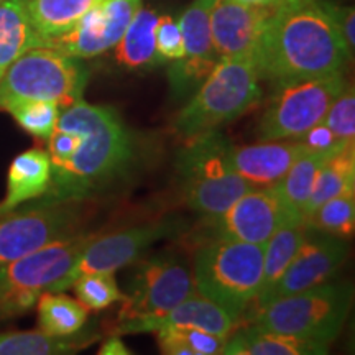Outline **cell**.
Returning a JSON list of instances; mask_svg holds the SVG:
<instances>
[{
  "label": "cell",
  "instance_id": "1",
  "mask_svg": "<svg viewBox=\"0 0 355 355\" xmlns=\"http://www.w3.org/2000/svg\"><path fill=\"white\" fill-rule=\"evenodd\" d=\"M350 58L326 0H286L270 13L255 63L275 86L340 73Z\"/></svg>",
  "mask_w": 355,
  "mask_h": 355
},
{
  "label": "cell",
  "instance_id": "2",
  "mask_svg": "<svg viewBox=\"0 0 355 355\" xmlns=\"http://www.w3.org/2000/svg\"><path fill=\"white\" fill-rule=\"evenodd\" d=\"M56 125L76 132L78 145L64 162L51 165V183L42 198L78 202L125 173L133 140L119 112L79 99L61 109Z\"/></svg>",
  "mask_w": 355,
  "mask_h": 355
},
{
  "label": "cell",
  "instance_id": "3",
  "mask_svg": "<svg viewBox=\"0 0 355 355\" xmlns=\"http://www.w3.org/2000/svg\"><path fill=\"white\" fill-rule=\"evenodd\" d=\"M265 245L207 237L194 252L196 293L242 322L261 286Z\"/></svg>",
  "mask_w": 355,
  "mask_h": 355
},
{
  "label": "cell",
  "instance_id": "4",
  "mask_svg": "<svg viewBox=\"0 0 355 355\" xmlns=\"http://www.w3.org/2000/svg\"><path fill=\"white\" fill-rule=\"evenodd\" d=\"M260 97V74L255 61L222 56L188 104L178 112L173 128L184 140L217 130L254 107Z\"/></svg>",
  "mask_w": 355,
  "mask_h": 355
},
{
  "label": "cell",
  "instance_id": "5",
  "mask_svg": "<svg viewBox=\"0 0 355 355\" xmlns=\"http://www.w3.org/2000/svg\"><path fill=\"white\" fill-rule=\"evenodd\" d=\"M230 141L217 130L186 140L178 152L176 170L183 198L199 214L217 217L254 186L230 165Z\"/></svg>",
  "mask_w": 355,
  "mask_h": 355
},
{
  "label": "cell",
  "instance_id": "6",
  "mask_svg": "<svg viewBox=\"0 0 355 355\" xmlns=\"http://www.w3.org/2000/svg\"><path fill=\"white\" fill-rule=\"evenodd\" d=\"M352 300L349 285L326 282L250 309L245 318L248 326L331 345L347 321Z\"/></svg>",
  "mask_w": 355,
  "mask_h": 355
},
{
  "label": "cell",
  "instance_id": "7",
  "mask_svg": "<svg viewBox=\"0 0 355 355\" xmlns=\"http://www.w3.org/2000/svg\"><path fill=\"white\" fill-rule=\"evenodd\" d=\"M89 71L83 60L51 46H35L10 64L0 79V109L19 101H55L68 107L83 99Z\"/></svg>",
  "mask_w": 355,
  "mask_h": 355
},
{
  "label": "cell",
  "instance_id": "8",
  "mask_svg": "<svg viewBox=\"0 0 355 355\" xmlns=\"http://www.w3.org/2000/svg\"><path fill=\"white\" fill-rule=\"evenodd\" d=\"M91 239L92 234L69 235L0 265V318L20 316L37 304L40 295L53 291Z\"/></svg>",
  "mask_w": 355,
  "mask_h": 355
},
{
  "label": "cell",
  "instance_id": "9",
  "mask_svg": "<svg viewBox=\"0 0 355 355\" xmlns=\"http://www.w3.org/2000/svg\"><path fill=\"white\" fill-rule=\"evenodd\" d=\"M347 87L344 71L275 84L259 122L260 140H300L322 122L337 96Z\"/></svg>",
  "mask_w": 355,
  "mask_h": 355
},
{
  "label": "cell",
  "instance_id": "10",
  "mask_svg": "<svg viewBox=\"0 0 355 355\" xmlns=\"http://www.w3.org/2000/svg\"><path fill=\"white\" fill-rule=\"evenodd\" d=\"M128 290L122 296L119 322L157 316L198 295L193 272L173 257L133 261Z\"/></svg>",
  "mask_w": 355,
  "mask_h": 355
},
{
  "label": "cell",
  "instance_id": "11",
  "mask_svg": "<svg viewBox=\"0 0 355 355\" xmlns=\"http://www.w3.org/2000/svg\"><path fill=\"white\" fill-rule=\"evenodd\" d=\"M35 201L0 214V265L76 234L79 214L74 202L46 198Z\"/></svg>",
  "mask_w": 355,
  "mask_h": 355
},
{
  "label": "cell",
  "instance_id": "12",
  "mask_svg": "<svg viewBox=\"0 0 355 355\" xmlns=\"http://www.w3.org/2000/svg\"><path fill=\"white\" fill-rule=\"evenodd\" d=\"M181 227V222L175 219L146 222L135 227L117 230L112 234L92 235L87 245L83 248L81 255L73 265V268L66 273L53 291H64L71 288L73 282L84 273H115L123 266L132 265L144 255L146 248L155 242L170 237Z\"/></svg>",
  "mask_w": 355,
  "mask_h": 355
},
{
  "label": "cell",
  "instance_id": "13",
  "mask_svg": "<svg viewBox=\"0 0 355 355\" xmlns=\"http://www.w3.org/2000/svg\"><path fill=\"white\" fill-rule=\"evenodd\" d=\"M293 222L303 220L293 214L277 184L254 188L220 216L207 219V237L265 245L279 227Z\"/></svg>",
  "mask_w": 355,
  "mask_h": 355
},
{
  "label": "cell",
  "instance_id": "14",
  "mask_svg": "<svg viewBox=\"0 0 355 355\" xmlns=\"http://www.w3.org/2000/svg\"><path fill=\"white\" fill-rule=\"evenodd\" d=\"M345 257H347L345 239L308 229L303 243L278 282L265 295L257 298L250 309L329 282L339 266L344 263Z\"/></svg>",
  "mask_w": 355,
  "mask_h": 355
},
{
  "label": "cell",
  "instance_id": "15",
  "mask_svg": "<svg viewBox=\"0 0 355 355\" xmlns=\"http://www.w3.org/2000/svg\"><path fill=\"white\" fill-rule=\"evenodd\" d=\"M141 7V0H101L69 32L53 38L51 46L64 55L89 60L112 50Z\"/></svg>",
  "mask_w": 355,
  "mask_h": 355
},
{
  "label": "cell",
  "instance_id": "16",
  "mask_svg": "<svg viewBox=\"0 0 355 355\" xmlns=\"http://www.w3.org/2000/svg\"><path fill=\"white\" fill-rule=\"evenodd\" d=\"M212 3L214 0H193L178 20L184 55L181 60L173 61L170 69V84L175 97H184L191 92L194 94L219 60L211 37Z\"/></svg>",
  "mask_w": 355,
  "mask_h": 355
},
{
  "label": "cell",
  "instance_id": "17",
  "mask_svg": "<svg viewBox=\"0 0 355 355\" xmlns=\"http://www.w3.org/2000/svg\"><path fill=\"white\" fill-rule=\"evenodd\" d=\"M270 13V8L239 0H214L209 20L217 56H241L255 61Z\"/></svg>",
  "mask_w": 355,
  "mask_h": 355
},
{
  "label": "cell",
  "instance_id": "18",
  "mask_svg": "<svg viewBox=\"0 0 355 355\" xmlns=\"http://www.w3.org/2000/svg\"><path fill=\"white\" fill-rule=\"evenodd\" d=\"M239 324L241 321L230 316L227 311L214 301L194 295L163 314L119 322L115 334H145L165 327H193L220 337H229L237 329Z\"/></svg>",
  "mask_w": 355,
  "mask_h": 355
},
{
  "label": "cell",
  "instance_id": "19",
  "mask_svg": "<svg viewBox=\"0 0 355 355\" xmlns=\"http://www.w3.org/2000/svg\"><path fill=\"white\" fill-rule=\"evenodd\" d=\"M306 152L301 140H261L260 144L230 145V165L254 188L277 184L293 163Z\"/></svg>",
  "mask_w": 355,
  "mask_h": 355
},
{
  "label": "cell",
  "instance_id": "20",
  "mask_svg": "<svg viewBox=\"0 0 355 355\" xmlns=\"http://www.w3.org/2000/svg\"><path fill=\"white\" fill-rule=\"evenodd\" d=\"M329 352V344L282 332L247 326L235 329L225 339L222 354L225 355H321Z\"/></svg>",
  "mask_w": 355,
  "mask_h": 355
},
{
  "label": "cell",
  "instance_id": "21",
  "mask_svg": "<svg viewBox=\"0 0 355 355\" xmlns=\"http://www.w3.org/2000/svg\"><path fill=\"white\" fill-rule=\"evenodd\" d=\"M51 183V159L40 148L26 150L12 162L7 176V194L0 202V214L46 194Z\"/></svg>",
  "mask_w": 355,
  "mask_h": 355
},
{
  "label": "cell",
  "instance_id": "22",
  "mask_svg": "<svg viewBox=\"0 0 355 355\" xmlns=\"http://www.w3.org/2000/svg\"><path fill=\"white\" fill-rule=\"evenodd\" d=\"M35 46H43V40L30 20L26 0L0 2V79L13 61Z\"/></svg>",
  "mask_w": 355,
  "mask_h": 355
},
{
  "label": "cell",
  "instance_id": "23",
  "mask_svg": "<svg viewBox=\"0 0 355 355\" xmlns=\"http://www.w3.org/2000/svg\"><path fill=\"white\" fill-rule=\"evenodd\" d=\"M159 15L152 8L140 7L135 12L130 25L115 44V60L128 69H140L158 63L157 33Z\"/></svg>",
  "mask_w": 355,
  "mask_h": 355
},
{
  "label": "cell",
  "instance_id": "24",
  "mask_svg": "<svg viewBox=\"0 0 355 355\" xmlns=\"http://www.w3.org/2000/svg\"><path fill=\"white\" fill-rule=\"evenodd\" d=\"M355 191V150L354 144L343 146L331 155L314 180L311 196L304 209V219L329 199Z\"/></svg>",
  "mask_w": 355,
  "mask_h": 355
},
{
  "label": "cell",
  "instance_id": "25",
  "mask_svg": "<svg viewBox=\"0 0 355 355\" xmlns=\"http://www.w3.org/2000/svg\"><path fill=\"white\" fill-rule=\"evenodd\" d=\"M101 0H26L30 20L46 44L69 32Z\"/></svg>",
  "mask_w": 355,
  "mask_h": 355
},
{
  "label": "cell",
  "instance_id": "26",
  "mask_svg": "<svg viewBox=\"0 0 355 355\" xmlns=\"http://www.w3.org/2000/svg\"><path fill=\"white\" fill-rule=\"evenodd\" d=\"M38 329L56 337L78 334L87 321V308L79 301L61 295V291H44L37 300Z\"/></svg>",
  "mask_w": 355,
  "mask_h": 355
},
{
  "label": "cell",
  "instance_id": "27",
  "mask_svg": "<svg viewBox=\"0 0 355 355\" xmlns=\"http://www.w3.org/2000/svg\"><path fill=\"white\" fill-rule=\"evenodd\" d=\"M334 153L316 152V150H308L293 163L290 170L282 181H278L277 188L282 194L285 202L288 204L291 212L298 216L304 222V209L308 199L311 196L314 180H316L319 170L326 163V159Z\"/></svg>",
  "mask_w": 355,
  "mask_h": 355
},
{
  "label": "cell",
  "instance_id": "28",
  "mask_svg": "<svg viewBox=\"0 0 355 355\" xmlns=\"http://www.w3.org/2000/svg\"><path fill=\"white\" fill-rule=\"evenodd\" d=\"M306 230L308 227L304 225V222H293V224L279 227L265 243L263 273H261V286L257 298L265 295L278 282V278L282 277L303 243Z\"/></svg>",
  "mask_w": 355,
  "mask_h": 355
},
{
  "label": "cell",
  "instance_id": "29",
  "mask_svg": "<svg viewBox=\"0 0 355 355\" xmlns=\"http://www.w3.org/2000/svg\"><path fill=\"white\" fill-rule=\"evenodd\" d=\"M91 344L69 337L50 336L43 331H13L0 334V355H58L73 354Z\"/></svg>",
  "mask_w": 355,
  "mask_h": 355
},
{
  "label": "cell",
  "instance_id": "30",
  "mask_svg": "<svg viewBox=\"0 0 355 355\" xmlns=\"http://www.w3.org/2000/svg\"><path fill=\"white\" fill-rule=\"evenodd\" d=\"M308 229L347 239L355 229V191L326 201L304 219Z\"/></svg>",
  "mask_w": 355,
  "mask_h": 355
},
{
  "label": "cell",
  "instance_id": "31",
  "mask_svg": "<svg viewBox=\"0 0 355 355\" xmlns=\"http://www.w3.org/2000/svg\"><path fill=\"white\" fill-rule=\"evenodd\" d=\"M61 105L55 101H19L8 104L6 109L17 123L40 140H48L55 132L61 114Z\"/></svg>",
  "mask_w": 355,
  "mask_h": 355
},
{
  "label": "cell",
  "instance_id": "32",
  "mask_svg": "<svg viewBox=\"0 0 355 355\" xmlns=\"http://www.w3.org/2000/svg\"><path fill=\"white\" fill-rule=\"evenodd\" d=\"M71 288H74L79 303H83L87 309L101 311L109 308L114 303L122 300V291L119 290L114 273L96 272L84 273L73 282Z\"/></svg>",
  "mask_w": 355,
  "mask_h": 355
},
{
  "label": "cell",
  "instance_id": "33",
  "mask_svg": "<svg viewBox=\"0 0 355 355\" xmlns=\"http://www.w3.org/2000/svg\"><path fill=\"white\" fill-rule=\"evenodd\" d=\"M322 123L344 144H354L355 137V96L349 86L337 96L329 110L324 115Z\"/></svg>",
  "mask_w": 355,
  "mask_h": 355
},
{
  "label": "cell",
  "instance_id": "34",
  "mask_svg": "<svg viewBox=\"0 0 355 355\" xmlns=\"http://www.w3.org/2000/svg\"><path fill=\"white\" fill-rule=\"evenodd\" d=\"M155 40H157L158 63H163V61H178L183 58V37H181L180 25L173 20V17H159Z\"/></svg>",
  "mask_w": 355,
  "mask_h": 355
},
{
  "label": "cell",
  "instance_id": "35",
  "mask_svg": "<svg viewBox=\"0 0 355 355\" xmlns=\"http://www.w3.org/2000/svg\"><path fill=\"white\" fill-rule=\"evenodd\" d=\"M170 329L175 331L176 336L188 345L193 355L222 354L225 339H227V337L211 334V332L201 329H193V327H170Z\"/></svg>",
  "mask_w": 355,
  "mask_h": 355
},
{
  "label": "cell",
  "instance_id": "36",
  "mask_svg": "<svg viewBox=\"0 0 355 355\" xmlns=\"http://www.w3.org/2000/svg\"><path fill=\"white\" fill-rule=\"evenodd\" d=\"M300 140L303 141L308 150H316V152H324V153H336L339 152L343 146L349 145L337 139L334 133L324 125L322 122L318 123V125H314L313 128H309V130L306 132Z\"/></svg>",
  "mask_w": 355,
  "mask_h": 355
},
{
  "label": "cell",
  "instance_id": "37",
  "mask_svg": "<svg viewBox=\"0 0 355 355\" xmlns=\"http://www.w3.org/2000/svg\"><path fill=\"white\" fill-rule=\"evenodd\" d=\"M327 10H329L331 17L334 19L337 28H339L343 40L347 46L350 56L354 55L355 48V10L354 7H340L336 3L326 2Z\"/></svg>",
  "mask_w": 355,
  "mask_h": 355
},
{
  "label": "cell",
  "instance_id": "38",
  "mask_svg": "<svg viewBox=\"0 0 355 355\" xmlns=\"http://www.w3.org/2000/svg\"><path fill=\"white\" fill-rule=\"evenodd\" d=\"M101 355H128L132 354L127 349V345L122 343V339L119 336H110L99 350Z\"/></svg>",
  "mask_w": 355,
  "mask_h": 355
},
{
  "label": "cell",
  "instance_id": "39",
  "mask_svg": "<svg viewBox=\"0 0 355 355\" xmlns=\"http://www.w3.org/2000/svg\"><path fill=\"white\" fill-rule=\"evenodd\" d=\"M239 2L248 3V6L265 7V8H270V10H273V8H277L282 6V3H285L286 0H239Z\"/></svg>",
  "mask_w": 355,
  "mask_h": 355
},
{
  "label": "cell",
  "instance_id": "40",
  "mask_svg": "<svg viewBox=\"0 0 355 355\" xmlns=\"http://www.w3.org/2000/svg\"><path fill=\"white\" fill-rule=\"evenodd\" d=\"M0 2H3V0H0Z\"/></svg>",
  "mask_w": 355,
  "mask_h": 355
}]
</instances>
